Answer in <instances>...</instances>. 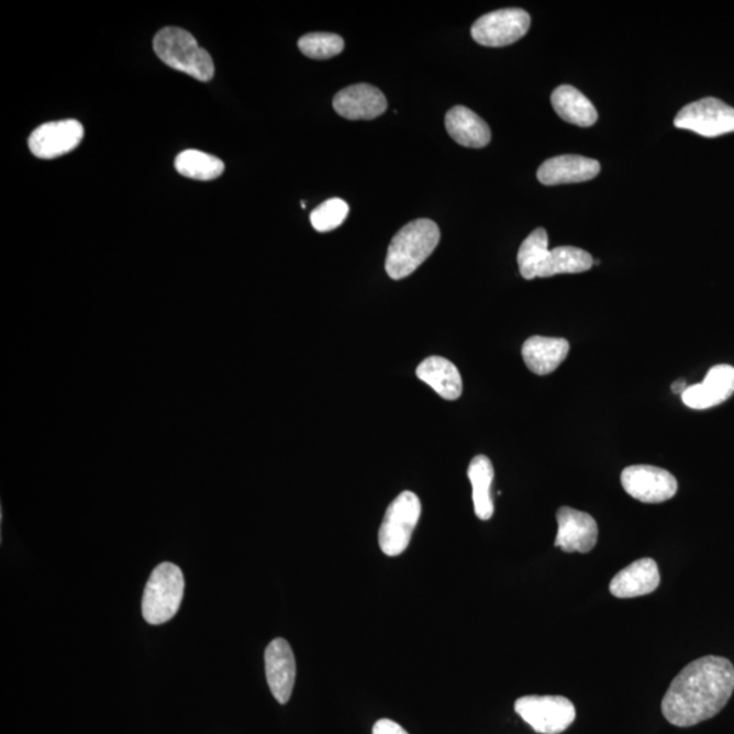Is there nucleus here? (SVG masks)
Returning a JSON list of instances; mask_svg holds the SVG:
<instances>
[{
  "label": "nucleus",
  "mask_w": 734,
  "mask_h": 734,
  "mask_svg": "<svg viewBox=\"0 0 734 734\" xmlns=\"http://www.w3.org/2000/svg\"><path fill=\"white\" fill-rule=\"evenodd\" d=\"M733 691L734 667L730 659L702 657L688 664L670 682L661 703L663 714L675 726L698 725L719 714Z\"/></svg>",
  "instance_id": "obj_1"
},
{
  "label": "nucleus",
  "mask_w": 734,
  "mask_h": 734,
  "mask_svg": "<svg viewBox=\"0 0 734 734\" xmlns=\"http://www.w3.org/2000/svg\"><path fill=\"white\" fill-rule=\"evenodd\" d=\"M437 223L416 220L401 229L388 248L386 269L393 280L404 279L414 274L426 262L440 243Z\"/></svg>",
  "instance_id": "obj_2"
},
{
  "label": "nucleus",
  "mask_w": 734,
  "mask_h": 734,
  "mask_svg": "<svg viewBox=\"0 0 734 734\" xmlns=\"http://www.w3.org/2000/svg\"><path fill=\"white\" fill-rule=\"evenodd\" d=\"M154 53L166 66L176 71L209 82L214 78L215 66L212 57L200 47L197 38L181 27H164L154 37Z\"/></svg>",
  "instance_id": "obj_3"
},
{
  "label": "nucleus",
  "mask_w": 734,
  "mask_h": 734,
  "mask_svg": "<svg viewBox=\"0 0 734 734\" xmlns=\"http://www.w3.org/2000/svg\"><path fill=\"white\" fill-rule=\"evenodd\" d=\"M184 587L182 571L179 566L164 561L154 569L146 583L142 599L143 618L148 624H164L179 612Z\"/></svg>",
  "instance_id": "obj_4"
},
{
  "label": "nucleus",
  "mask_w": 734,
  "mask_h": 734,
  "mask_svg": "<svg viewBox=\"0 0 734 734\" xmlns=\"http://www.w3.org/2000/svg\"><path fill=\"white\" fill-rule=\"evenodd\" d=\"M422 514L421 499L411 491L401 492L383 515L378 543L383 554L399 556L410 546Z\"/></svg>",
  "instance_id": "obj_5"
},
{
  "label": "nucleus",
  "mask_w": 734,
  "mask_h": 734,
  "mask_svg": "<svg viewBox=\"0 0 734 734\" xmlns=\"http://www.w3.org/2000/svg\"><path fill=\"white\" fill-rule=\"evenodd\" d=\"M514 710L541 734L564 733L577 716L575 704L565 697H523L514 703Z\"/></svg>",
  "instance_id": "obj_6"
},
{
  "label": "nucleus",
  "mask_w": 734,
  "mask_h": 734,
  "mask_svg": "<svg viewBox=\"0 0 734 734\" xmlns=\"http://www.w3.org/2000/svg\"><path fill=\"white\" fill-rule=\"evenodd\" d=\"M675 127L716 137L734 132V108L708 97L686 105L675 119Z\"/></svg>",
  "instance_id": "obj_7"
},
{
  "label": "nucleus",
  "mask_w": 734,
  "mask_h": 734,
  "mask_svg": "<svg viewBox=\"0 0 734 734\" xmlns=\"http://www.w3.org/2000/svg\"><path fill=\"white\" fill-rule=\"evenodd\" d=\"M530 27L531 15L525 10L502 9L480 16L471 34L475 42L485 47H507L523 38Z\"/></svg>",
  "instance_id": "obj_8"
},
{
  "label": "nucleus",
  "mask_w": 734,
  "mask_h": 734,
  "mask_svg": "<svg viewBox=\"0 0 734 734\" xmlns=\"http://www.w3.org/2000/svg\"><path fill=\"white\" fill-rule=\"evenodd\" d=\"M624 491L636 501L661 503L678 492V480L667 469L653 466H631L621 476Z\"/></svg>",
  "instance_id": "obj_9"
},
{
  "label": "nucleus",
  "mask_w": 734,
  "mask_h": 734,
  "mask_svg": "<svg viewBox=\"0 0 734 734\" xmlns=\"http://www.w3.org/2000/svg\"><path fill=\"white\" fill-rule=\"evenodd\" d=\"M84 135V125L77 120L45 123L32 132L29 148L37 158L54 159L76 151Z\"/></svg>",
  "instance_id": "obj_10"
},
{
  "label": "nucleus",
  "mask_w": 734,
  "mask_h": 734,
  "mask_svg": "<svg viewBox=\"0 0 734 734\" xmlns=\"http://www.w3.org/2000/svg\"><path fill=\"white\" fill-rule=\"evenodd\" d=\"M558 535L555 546L565 553H590L598 544L599 526L592 515L571 508H560L556 513Z\"/></svg>",
  "instance_id": "obj_11"
},
{
  "label": "nucleus",
  "mask_w": 734,
  "mask_h": 734,
  "mask_svg": "<svg viewBox=\"0 0 734 734\" xmlns=\"http://www.w3.org/2000/svg\"><path fill=\"white\" fill-rule=\"evenodd\" d=\"M264 661L268 687L274 698L280 704L288 703L297 676L296 657L289 642L283 638L274 640L264 653Z\"/></svg>",
  "instance_id": "obj_12"
},
{
  "label": "nucleus",
  "mask_w": 734,
  "mask_h": 734,
  "mask_svg": "<svg viewBox=\"0 0 734 734\" xmlns=\"http://www.w3.org/2000/svg\"><path fill=\"white\" fill-rule=\"evenodd\" d=\"M734 394V367L716 365L711 367L701 383L687 387L681 394L682 403L692 410H709L725 403Z\"/></svg>",
  "instance_id": "obj_13"
},
{
  "label": "nucleus",
  "mask_w": 734,
  "mask_h": 734,
  "mask_svg": "<svg viewBox=\"0 0 734 734\" xmlns=\"http://www.w3.org/2000/svg\"><path fill=\"white\" fill-rule=\"evenodd\" d=\"M337 114L348 120H372L387 111L388 101L380 89L367 84L348 86L335 96Z\"/></svg>",
  "instance_id": "obj_14"
},
{
  "label": "nucleus",
  "mask_w": 734,
  "mask_h": 734,
  "mask_svg": "<svg viewBox=\"0 0 734 734\" xmlns=\"http://www.w3.org/2000/svg\"><path fill=\"white\" fill-rule=\"evenodd\" d=\"M661 582L656 560L644 558L633 561L612 578L610 592L618 599L641 598L655 592Z\"/></svg>",
  "instance_id": "obj_15"
},
{
  "label": "nucleus",
  "mask_w": 734,
  "mask_h": 734,
  "mask_svg": "<svg viewBox=\"0 0 734 734\" xmlns=\"http://www.w3.org/2000/svg\"><path fill=\"white\" fill-rule=\"evenodd\" d=\"M600 174L599 160L581 156H559L549 158L537 170V179L544 186L583 182Z\"/></svg>",
  "instance_id": "obj_16"
},
{
  "label": "nucleus",
  "mask_w": 734,
  "mask_h": 734,
  "mask_svg": "<svg viewBox=\"0 0 734 734\" xmlns=\"http://www.w3.org/2000/svg\"><path fill=\"white\" fill-rule=\"evenodd\" d=\"M570 344L561 337L532 336L524 343V363L537 376H547L565 363Z\"/></svg>",
  "instance_id": "obj_17"
},
{
  "label": "nucleus",
  "mask_w": 734,
  "mask_h": 734,
  "mask_svg": "<svg viewBox=\"0 0 734 734\" xmlns=\"http://www.w3.org/2000/svg\"><path fill=\"white\" fill-rule=\"evenodd\" d=\"M445 125L452 140L464 147L481 148L491 141L489 124L466 107L452 108L446 113Z\"/></svg>",
  "instance_id": "obj_18"
},
{
  "label": "nucleus",
  "mask_w": 734,
  "mask_h": 734,
  "mask_svg": "<svg viewBox=\"0 0 734 734\" xmlns=\"http://www.w3.org/2000/svg\"><path fill=\"white\" fill-rule=\"evenodd\" d=\"M416 376L445 400H457L463 393L460 371L446 358L430 357L424 359L418 366Z\"/></svg>",
  "instance_id": "obj_19"
},
{
  "label": "nucleus",
  "mask_w": 734,
  "mask_h": 734,
  "mask_svg": "<svg viewBox=\"0 0 734 734\" xmlns=\"http://www.w3.org/2000/svg\"><path fill=\"white\" fill-rule=\"evenodd\" d=\"M550 102L555 112L565 122L578 127H592L598 122L599 113L592 102L581 91L570 85H561L554 90Z\"/></svg>",
  "instance_id": "obj_20"
},
{
  "label": "nucleus",
  "mask_w": 734,
  "mask_h": 734,
  "mask_svg": "<svg viewBox=\"0 0 734 734\" xmlns=\"http://www.w3.org/2000/svg\"><path fill=\"white\" fill-rule=\"evenodd\" d=\"M468 479L472 485L475 514L487 521L494 514V502L491 497V485L494 480V467L490 458L483 455L472 458L468 467Z\"/></svg>",
  "instance_id": "obj_21"
},
{
  "label": "nucleus",
  "mask_w": 734,
  "mask_h": 734,
  "mask_svg": "<svg viewBox=\"0 0 734 734\" xmlns=\"http://www.w3.org/2000/svg\"><path fill=\"white\" fill-rule=\"evenodd\" d=\"M594 266L592 255L576 246H558L548 252L537 278H549L559 274H579Z\"/></svg>",
  "instance_id": "obj_22"
},
{
  "label": "nucleus",
  "mask_w": 734,
  "mask_h": 734,
  "mask_svg": "<svg viewBox=\"0 0 734 734\" xmlns=\"http://www.w3.org/2000/svg\"><path fill=\"white\" fill-rule=\"evenodd\" d=\"M175 166L181 176L199 181L215 180L225 171V164L220 158L199 151L182 152Z\"/></svg>",
  "instance_id": "obj_23"
},
{
  "label": "nucleus",
  "mask_w": 734,
  "mask_h": 734,
  "mask_svg": "<svg viewBox=\"0 0 734 734\" xmlns=\"http://www.w3.org/2000/svg\"><path fill=\"white\" fill-rule=\"evenodd\" d=\"M548 252V234L546 229L538 227L520 246L518 262L521 277L526 280L537 278Z\"/></svg>",
  "instance_id": "obj_24"
},
{
  "label": "nucleus",
  "mask_w": 734,
  "mask_h": 734,
  "mask_svg": "<svg viewBox=\"0 0 734 734\" xmlns=\"http://www.w3.org/2000/svg\"><path fill=\"white\" fill-rule=\"evenodd\" d=\"M301 53L312 59H331L343 53L344 40L334 33H311L298 42Z\"/></svg>",
  "instance_id": "obj_25"
},
{
  "label": "nucleus",
  "mask_w": 734,
  "mask_h": 734,
  "mask_svg": "<svg viewBox=\"0 0 734 734\" xmlns=\"http://www.w3.org/2000/svg\"><path fill=\"white\" fill-rule=\"evenodd\" d=\"M348 204L340 198L326 200L314 209L311 214V222L314 231L319 233H329L340 227L348 215Z\"/></svg>",
  "instance_id": "obj_26"
},
{
  "label": "nucleus",
  "mask_w": 734,
  "mask_h": 734,
  "mask_svg": "<svg viewBox=\"0 0 734 734\" xmlns=\"http://www.w3.org/2000/svg\"><path fill=\"white\" fill-rule=\"evenodd\" d=\"M372 734H409L403 726L392 720L383 719L377 721L372 726Z\"/></svg>",
  "instance_id": "obj_27"
},
{
  "label": "nucleus",
  "mask_w": 734,
  "mask_h": 734,
  "mask_svg": "<svg viewBox=\"0 0 734 734\" xmlns=\"http://www.w3.org/2000/svg\"><path fill=\"white\" fill-rule=\"evenodd\" d=\"M686 389H687L686 381H678V382H675L674 386H672V391L675 393H678V394H682V392H685Z\"/></svg>",
  "instance_id": "obj_28"
}]
</instances>
